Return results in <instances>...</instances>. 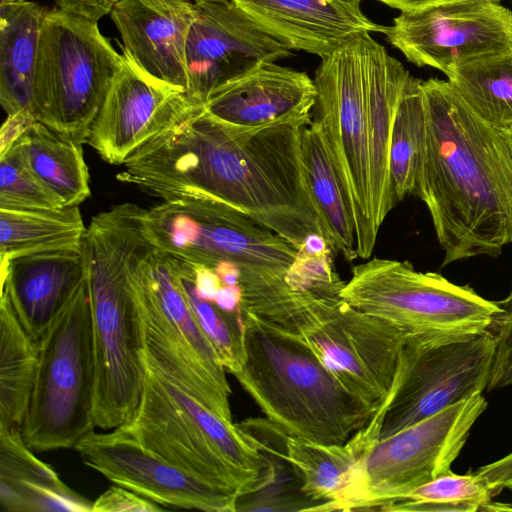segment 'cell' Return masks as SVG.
Masks as SVG:
<instances>
[{"instance_id": "6da1fadb", "label": "cell", "mask_w": 512, "mask_h": 512, "mask_svg": "<svg viewBox=\"0 0 512 512\" xmlns=\"http://www.w3.org/2000/svg\"><path fill=\"white\" fill-rule=\"evenodd\" d=\"M307 124L238 127L192 102L126 160L117 179L162 200L191 197L228 205L298 251L310 234L329 245L304 164Z\"/></svg>"}, {"instance_id": "7a4b0ae2", "label": "cell", "mask_w": 512, "mask_h": 512, "mask_svg": "<svg viewBox=\"0 0 512 512\" xmlns=\"http://www.w3.org/2000/svg\"><path fill=\"white\" fill-rule=\"evenodd\" d=\"M426 137L413 195L427 207L442 266L497 257L512 243V156L505 131L479 119L449 81L421 82Z\"/></svg>"}, {"instance_id": "3957f363", "label": "cell", "mask_w": 512, "mask_h": 512, "mask_svg": "<svg viewBox=\"0 0 512 512\" xmlns=\"http://www.w3.org/2000/svg\"><path fill=\"white\" fill-rule=\"evenodd\" d=\"M144 211L134 203L115 205L92 218L84 241L95 367L93 417L104 430L133 419L144 386L143 332L130 277L135 255L149 243Z\"/></svg>"}, {"instance_id": "277c9868", "label": "cell", "mask_w": 512, "mask_h": 512, "mask_svg": "<svg viewBox=\"0 0 512 512\" xmlns=\"http://www.w3.org/2000/svg\"><path fill=\"white\" fill-rule=\"evenodd\" d=\"M242 318L245 355L234 376L282 432L344 444L372 419L377 409L344 387L302 341L244 310Z\"/></svg>"}, {"instance_id": "5b68a950", "label": "cell", "mask_w": 512, "mask_h": 512, "mask_svg": "<svg viewBox=\"0 0 512 512\" xmlns=\"http://www.w3.org/2000/svg\"><path fill=\"white\" fill-rule=\"evenodd\" d=\"M244 311L302 341L358 398L378 410L394 381L406 333L340 295L290 287Z\"/></svg>"}, {"instance_id": "8992f818", "label": "cell", "mask_w": 512, "mask_h": 512, "mask_svg": "<svg viewBox=\"0 0 512 512\" xmlns=\"http://www.w3.org/2000/svg\"><path fill=\"white\" fill-rule=\"evenodd\" d=\"M130 277L145 362L232 423L226 370L192 312L172 257L149 242L135 255Z\"/></svg>"}, {"instance_id": "52a82bcc", "label": "cell", "mask_w": 512, "mask_h": 512, "mask_svg": "<svg viewBox=\"0 0 512 512\" xmlns=\"http://www.w3.org/2000/svg\"><path fill=\"white\" fill-rule=\"evenodd\" d=\"M95 367L87 277L39 341L38 364L21 427L35 452L75 448L94 431Z\"/></svg>"}, {"instance_id": "ba28073f", "label": "cell", "mask_w": 512, "mask_h": 512, "mask_svg": "<svg viewBox=\"0 0 512 512\" xmlns=\"http://www.w3.org/2000/svg\"><path fill=\"white\" fill-rule=\"evenodd\" d=\"M124 61L97 21L60 8L46 12L35 66L33 116L86 143Z\"/></svg>"}, {"instance_id": "9c48e42d", "label": "cell", "mask_w": 512, "mask_h": 512, "mask_svg": "<svg viewBox=\"0 0 512 512\" xmlns=\"http://www.w3.org/2000/svg\"><path fill=\"white\" fill-rule=\"evenodd\" d=\"M143 230L152 246L176 258L214 268L235 264L240 286L278 284L298 250L244 213L219 202L176 198L145 209Z\"/></svg>"}, {"instance_id": "30bf717a", "label": "cell", "mask_w": 512, "mask_h": 512, "mask_svg": "<svg viewBox=\"0 0 512 512\" xmlns=\"http://www.w3.org/2000/svg\"><path fill=\"white\" fill-rule=\"evenodd\" d=\"M340 296L355 308L422 338H454L495 331L498 302L469 285L436 272L417 271L409 261L374 257L352 268Z\"/></svg>"}, {"instance_id": "8fae6325", "label": "cell", "mask_w": 512, "mask_h": 512, "mask_svg": "<svg viewBox=\"0 0 512 512\" xmlns=\"http://www.w3.org/2000/svg\"><path fill=\"white\" fill-rule=\"evenodd\" d=\"M486 408L477 393L381 439L356 462L338 496L314 511H382L450 471Z\"/></svg>"}, {"instance_id": "7c38bea8", "label": "cell", "mask_w": 512, "mask_h": 512, "mask_svg": "<svg viewBox=\"0 0 512 512\" xmlns=\"http://www.w3.org/2000/svg\"><path fill=\"white\" fill-rule=\"evenodd\" d=\"M372 37L364 33L321 58L314 84L320 124L342 183L356 232L358 258L367 260L378 233L371 212L368 64Z\"/></svg>"}, {"instance_id": "4fadbf2b", "label": "cell", "mask_w": 512, "mask_h": 512, "mask_svg": "<svg viewBox=\"0 0 512 512\" xmlns=\"http://www.w3.org/2000/svg\"><path fill=\"white\" fill-rule=\"evenodd\" d=\"M493 331L454 338L406 336L385 401L380 440L487 389Z\"/></svg>"}, {"instance_id": "5bb4252c", "label": "cell", "mask_w": 512, "mask_h": 512, "mask_svg": "<svg viewBox=\"0 0 512 512\" xmlns=\"http://www.w3.org/2000/svg\"><path fill=\"white\" fill-rule=\"evenodd\" d=\"M387 41L420 67L451 72L512 49V11L499 0H451L401 11L384 26Z\"/></svg>"}, {"instance_id": "9a60e30c", "label": "cell", "mask_w": 512, "mask_h": 512, "mask_svg": "<svg viewBox=\"0 0 512 512\" xmlns=\"http://www.w3.org/2000/svg\"><path fill=\"white\" fill-rule=\"evenodd\" d=\"M83 462L116 485L166 507L235 512L239 495L146 450L123 427L93 431L74 448Z\"/></svg>"}, {"instance_id": "2e32d148", "label": "cell", "mask_w": 512, "mask_h": 512, "mask_svg": "<svg viewBox=\"0 0 512 512\" xmlns=\"http://www.w3.org/2000/svg\"><path fill=\"white\" fill-rule=\"evenodd\" d=\"M195 16L187 46L188 90L197 103L222 84L258 65L291 55L290 48L263 30L233 0H192Z\"/></svg>"}, {"instance_id": "e0dca14e", "label": "cell", "mask_w": 512, "mask_h": 512, "mask_svg": "<svg viewBox=\"0 0 512 512\" xmlns=\"http://www.w3.org/2000/svg\"><path fill=\"white\" fill-rule=\"evenodd\" d=\"M145 365L137 411L133 419L122 426L146 450L190 474L232 490L239 497L256 492V483L217 452L156 371Z\"/></svg>"}, {"instance_id": "ac0fdd59", "label": "cell", "mask_w": 512, "mask_h": 512, "mask_svg": "<svg viewBox=\"0 0 512 512\" xmlns=\"http://www.w3.org/2000/svg\"><path fill=\"white\" fill-rule=\"evenodd\" d=\"M191 102L185 93L146 78L125 60L86 144L106 162L124 164Z\"/></svg>"}, {"instance_id": "d6986e66", "label": "cell", "mask_w": 512, "mask_h": 512, "mask_svg": "<svg viewBox=\"0 0 512 512\" xmlns=\"http://www.w3.org/2000/svg\"><path fill=\"white\" fill-rule=\"evenodd\" d=\"M124 59L146 78L186 93L192 0H118L110 12Z\"/></svg>"}, {"instance_id": "ffe728a7", "label": "cell", "mask_w": 512, "mask_h": 512, "mask_svg": "<svg viewBox=\"0 0 512 512\" xmlns=\"http://www.w3.org/2000/svg\"><path fill=\"white\" fill-rule=\"evenodd\" d=\"M316 88L305 72L267 62L214 89L203 103L217 120L238 127L312 120Z\"/></svg>"}, {"instance_id": "44dd1931", "label": "cell", "mask_w": 512, "mask_h": 512, "mask_svg": "<svg viewBox=\"0 0 512 512\" xmlns=\"http://www.w3.org/2000/svg\"><path fill=\"white\" fill-rule=\"evenodd\" d=\"M256 24L286 44L321 58L357 36L383 32L361 0H233Z\"/></svg>"}, {"instance_id": "7402d4cb", "label": "cell", "mask_w": 512, "mask_h": 512, "mask_svg": "<svg viewBox=\"0 0 512 512\" xmlns=\"http://www.w3.org/2000/svg\"><path fill=\"white\" fill-rule=\"evenodd\" d=\"M7 292L26 332L39 343L56 315L86 277L82 247L37 252L0 263Z\"/></svg>"}, {"instance_id": "603a6c76", "label": "cell", "mask_w": 512, "mask_h": 512, "mask_svg": "<svg viewBox=\"0 0 512 512\" xmlns=\"http://www.w3.org/2000/svg\"><path fill=\"white\" fill-rule=\"evenodd\" d=\"M409 76L408 70L372 38L368 64V129L371 212L377 233L396 206L389 173L390 140L397 107Z\"/></svg>"}, {"instance_id": "cb8c5ba5", "label": "cell", "mask_w": 512, "mask_h": 512, "mask_svg": "<svg viewBox=\"0 0 512 512\" xmlns=\"http://www.w3.org/2000/svg\"><path fill=\"white\" fill-rule=\"evenodd\" d=\"M25 444L21 429L0 430V503L6 511L92 512L93 502L71 490Z\"/></svg>"}, {"instance_id": "d4e9b609", "label": "cell", "mask_w": 512, "mask_h": 512, "mask_svg": "<svg viewBox=\"0 0 512 512\" xmlns=\"http://www.w3.org/2000/svg\"><path fill=\"white\" fill-rule=\"evenodd\" d=\"M45 14L29 0H1L0 103L7 115H33L35 66Z\"/></svg>"}, {"instance_id": "484cf974", "label": "cell", "mask_w": 512, "mask_h": 512, "mask_svg": "<svg viewBox=\"0 0 512 512\" xmlns=\"http://www.w3.org/2000/svg\"><path fill=\"white\" fill-rule=\"evenodd\" d=\"M381 427L382 414L376 411L372 419L344 444H324L286 436L285 456L301 477L302 493L316 507L338 496L356 462L380 441Z\"/></svg>"}, {"instance_id": "4316f807", "label": "cell", "mask_w": 512, "mask_h": 512, "mask_svg": "<svg viewBox=\"0 0 512 512\" xmlns=\"http://www.w3.org/2000/svg\"><path fill=\"white\" fill-rule=\"evenodd\" d=\"M15 143L32 175L63 206H79L90 196V177L81 143L37 119Z\"/></svg>"}, {"instance_id": "83f0119b", "label": "cell", "mask_w": 512, "mask_h": 512, "mask_svg": "<svg viewBox=\"0 0 512 512\" xmlns=\"http://www.w3.org/2000/svg\"><path fill=\"white\" fill-rule=\"evenodd\" d=\"M505 488L512 489V453L464 475L441 474L383 511H484Z\"/></svg>"}, {"instance_id": "f1b7e54d", "label": "cell", "mask_w": 512, "mask_h": 512, "mask_svg": "<svg viewBox=\"0 0 512 512\" xmlns=\"http://www.w3.org/2000/svg\"><path fill=\"white\" fill-rule=\"evenodd\" d=\"M86 233L79 206L0 208V263L31 253L82 247Z\"/></svg>"}, {"instance_id": "f546056e", "label": "cell", "mask_w": 512, "mask_h": 512, "mask_svg": "<svg viewBox=\"0 0 512 512\" xmlns=\"http://www.w3.org/2000/svg\"><path fill=\"white\" fill-rule=\"evenodd\" d=\"M302 146L310 189L328 232L329 246L332 252L353 261L358 258L354 221L326 138L314 118L303 129Z\"/></svg>"}, {"instance_id": "4dcf8cb0", "label": "cell", "mask_w": 512, "mask_h": 512, "mask_svg": "<svg viewBox=\"0 0 512 512\" xmlns=\"http://www.w3.org/2000/svg\"><path fill=\"white\" fill-rule=\"evenodd\" d=\"M39 343L20 323L11 300H0V430L21 429L36 376Z\"/></svg>"}, {"instance_id": "1f68e13d", "label": "cell", "mask_w": 512, "mask_h": 512, "mask_svg": "<svg viewBox=\"0 0 512 512\" xmlns=\"http://www.w3.org/2000/svg\"><path fill=\"white\" fill-rule=\"evenodd\" d=\"M447 78L479 119L502 130L512 127V49L467 62Z\"/></svg>"}, {"instance_id": "d6a6232c", "label": "cell", "mask_w": 512, "mask_h": 512, "mask_svg": "<svg viewBox=\"0 0 512 512\" xmlns=\"http://www.w3.org/2000/svg\"><path fill=\"white\" fill-rule=\"evenodd\" d=\"M421 80L409 76L394 118L389 173L396 205L413 195L426 137V112Z\"/></svg>"}, {"instance_id": "836d02e7", "label": "cell", "mask_w": 512, "mask_h": 512, "mask_svg": "<svg viewBox=\"0 0 512 512\" xmlns=\"http://www.w3.org/2000/svg\"><path fill=\"white\" fill-rule=\"evenodd\" d=\"M174 268L200 328L226 372L234 375L241 369L245 355L242 309L237 313H228L214 302L201 298L178 273L175 265Z\"/></svg>"}, {"instance_id": "e575fe53", "label": "cell", "mask_w": 512, "mask_h": 512, "mask_svg": "<svg viewBox=\"0 0 512 512\" xmlns=\"http://www.w3.org/2000/svg\"><path fill=\"white\" fill-rule=\"evenodd\" d=\"M60 201L25 165L14 142L0 152V208H59Z\"/></svg>"}, {"instance_id": "d590c367", "label": "cell", "mask_w": 512, "mask_h": 512, "mask_svg": "<svg viewBox=\"0 0 512 512\" xmlns=\"http://www.w3.org/2000/svg\"><path fill=\"white\" fill-rule=\"evenodd\" d=\"M330 255L331 253L313 255L298 251L285 276L286 283L294 291L340 295L345 282L336 273Z\"/></svg>"}, {"instance_id": "8d00e7d4", "label": "cell", "mask_w": 512, "mask_h": 512, "mask_svg": "<svg viewBox=\"0 0 512 512\" xmlns=\"http://www.w3.org/2000/svg\"><path fill=\"white\" fill-rule=\"evenodd\" d=\"M497 302L503 312L494 331L496 347L488 391L512 385V288L505 299Z\"/></svg>"}, {"instance_id": "74e56055", "label": "cell", "mask_w": 512, "mask_h": 512, "mask_svg": "<svg viewBox=\"0 0 512 512\" xmlns=\"http://www.w3.org/2000/svg\"><path fill=\"white\" fill-rule=\"evenodd\" d=\"M159 504L122 486H113L102 493L92 505V512H155Z\"/></svg>"}, {"instance_id": "f35d334b", "label": "cell", "mask_w": 512, "mask_h": 512, "mask_svg": "<svg viewBox=\"0 0 512 512\" xmlns=\"http://www.w3.org/2000/svg\"><path fill=\"white\" fill-rule=\"evenodd\" d=\"M118 0H56L58 8L66 10L94 21L110 14Z\"/></svg>"}, {"instance_id": "ab89813d", "label": "cell", "mask_w": 512, "mask_h": 512, "mask_svg": "<svg viewBox=\"0 0 512 512\" xmlns=\"http://www.w3.org/2000/svg\"><path fill=\"white\" fill-rule=\"evenodd\" d=\"M36 118L28 112L7 115L0 133V152L6 150Z\"/></svg>"}, {"instance_id": "60d3db41", "label": "cell", "mask_w": 512, "mask_h": 512, "mask_svg": "<svg viewBox=\"0 0 512 512\" xmlns=\"http://www.w3.org/2000/svg\"><path fill=\"white\" fill-rule=\"evenodd\" d=\"M213 302L225 312H239L241 310L242 302V291L240 285L230 286L223 283Z\"/></svg>"}, {"instance_id": "b9f144b4", "label": "cell", "mask_w": 512, "mask_h": 512, "mask_svg": "<svg viewBox=\"0 0 512 512\" xmlns=\"http://www.w3.org/2000/svg\"><path fill=\"white\" fill-rule=\"evenodd\" d=\"M392 8L399 9L400 11L417 9L445 1L451 0H378ZM500 1V0H499Z\"/></svg>"}, {"instance_id": "7bdbcfd3", "label": "cell", "mask_w": 512, "mask_h": 512, "mask_svg": "<svg viewBox=\"0 0 512 512\" xmlns=\"http://www.w3.org/2000/svg\"><path fill=\"white\" fill-rule=\"evenodd\" d=\"M505 134L507 136V140H508V144H509V148H510V153H511V156H512V127L511 128H508V129H505Z\"/></svg>"}]
</instances>
